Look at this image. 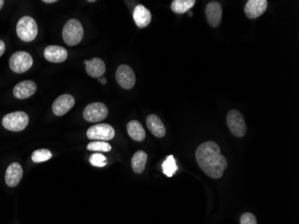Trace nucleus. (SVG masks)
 I'll use <instances>...</instances> for the list:
<instances>
[{"instance_id": "1", "label": "nucleus", "mask_w": 299, "mask_h": 224, "mask_svg": "<svg viewBox=\"0 0 299 224\" xmlns=\"http://www.w3.org/2000/svg\"><path fill=\"white\" fill-rule=\"evenodd\" d=\"M195 157L202 172L212 179L221 178L228 168V161L215 142L208 141L201 144L196 150Z\"/></svg>"}, {"instance_id": "2", "label": "nucleus", "mask_w": 299, "mask_h": 224, "mask_svg": "<svg viewBox=\"0 0 299 224\" xmlns=\"http://www.w3.org/2000/svg\"><path fill=\"white\" fill-rule=\"evenodd\" d=\"M84 27L77 19H70L63 28V39L68 46L79 44L84 38Z\"/></svg>"}, {"instance_id": "3", "label": "nucleus", "mask_w": 299, "mask_h": 224, "mask_svg": "<svg viewBox=\"0 0 299 224\" xmlns=\"http://www.w3.org/2000/svg\"><path fill=\"white\" fill-rule=\"evenodd\" d=\"M16 33L23 42H32L38 35V25L31 16H23L16 25Z\"/></svg>"}, {"instance_id": "4", "label": "nucleus", "mask_w": 299, "mask_h": 224, "mask_svg": "<svg viewBox=\"0 0 299 224\" xmlns=\"http://www.w3.org/2000/svg\"><path fill=\"white\" fill-rule=\"evenodd\" d=\"M29 124V116L24 111H14L4 117L2 125L6 129L20 132L25 129Z\"/></svg>"}, {"instance_id": "5", "label": "nucleus", "mask_w": 299, "mask_h": 224, "mask_svg": "<svg viewBox=\"0 0 299 224\" xmlns=\"http://www.w3.org/2000/svg\"><path fill=\"white\" fill-rule=\"evenodd\" d=\"M227 124L235 137H243L247 134V124L244 117L237 109H232L227 116Z\"/></svg>"}, {"instance_id": "6", "label": "nucleus", "mask_w": 299, "mask_h": 224, "mask_svg": "<svg viewBox=\"0 0 299 224\" xmlns=\"http://www.w3.org/2000/svg\"><path fill=\"white\" fill-rule=\"evenodd\" d=\"M33 60L28 52L17 51L11 56L9 66L14 73L23 74L31 68Z\"/></svg>"}, {"instance_id": "7", "label": "nucleus", "mask_w": 299, "mask_h": 224, "mask_svg": "<svg viewBox=\"0 0 299 224\" xmlns=\"http://www.w3.org/2000/svg\"><path fill=\"white\" fill-rule=\"evenodd\" d=\"M108 109L102 102H94L86 106L84 110V118L90 123L101 122L107 118Z\"/></svg>"}, {"instance_id": "8", "label": "nucleus", "mask_w": 299, "mask_h": 224, "mask_svg": "<svg viewBox=\"0 0 299 224\" xmlns=\"http://www.w3.org/2000/svg\"><path fill=\"white\" fill-rule=\"evenodd\" d=\"M115 137V130L108 124H98L87 130V137L95 141L111 140Z\"/></svg>"}, {"instance_id": "9", "label": "nucleus", "mask_w": 299, "mask_h": 224, "mask_svg": "<svg viewBox=\"0 0 299 224\" xmlns=\"http://www.w3.org/2000/svg\"><path fill=\"white\" fill-rule=\"evenodd\" d=\"M116 79L123 89H132L136 84V74L131 67L127 65H121L116 72Z\"/></svg>"}, {"instance_id": "10", "label": "nucleus", "mask_w": 299, "mask_h": 224, "mask_svg": "<svg viewBox=\"0 0 299 224\" xmlns=\"http://www.w3.org/2000/svg\"><path fill=\"white\" fill-rule=\"evenodd\" d=\"M76 101L72 95H62L55 100L53 103L52 110L54 114L59 117L64 116L72 109Z\"/></svg>"}, {"instance_id": "11", "label": "nucleus", "mask_w": 299, "mask_h": 224, "mask_svg": "<svg viewBox=\"0 0 299 224\" xmlns=\"http://www.w3.org/2000/svg\"><path fill=\"white\" fill-rule=\"evenodd\" d=\"M206 18L212 27H218L222 19V7L217 1L207 4L205 8Z\"/></svg>"}, {"instance_id": "12", "label": "nucleus", "mask_w": 299, "mask_h": 224, "mask_svg": "<svg viewBox=\"0 0 299 224\" xmlns=\"http://www.w3.org/2000/svg\"><path fill=\"white\" fill-rule=\"evenodd\" d=\"M268 7V1L266 0H249L245 7V13L250 19L261 16Z\"/></svg>"}, {"instance_id": "13", "label": "nucleus", "mask_w": 299, "mask_h": 224, "mask_svg": "<svg viewBox=\"0 0 299 224\" xmlns=\"http://www.w3.org/2000/svg\"><path fill=\"white\" fill-rule=\"evenodd\" d=\"M46 60L52 63H62L67 59V50L62 46H48L44 49Z\"/></svg>"}, {"instance_id": "14", "label": "nucleus", "mask_w": 299, "mask_h": 224, "mask_svg": "<svg viewBox=\"0 0 299 224\" xmlns=\"http://www.w3.org/2000/svg\"><path fill=\"white\" fill-rule=\"evenodd\" d=\"M37 90V85L33 81L26 80L18 83L14 88V95L15 98L24 100L34 95Z\"/></svg>"}, {"instance_id": "15", "label": "nucleus", "mask_w": 299, "mask_h": 224, "mask_svg": "<svg viewBox=\"0 0 299 224\" xmlns=\"http://www.w3.org/2000/svg\"><path fill=\"white\" fill-rule=\"evenodd\" d=\"M23 173L24 172H23V168H22L20 163H18V162L11 163L8 166V168L7 169L6 176H5L7 186H10V188L17 186L23 178Z\"/></svg>"}, {"instance_id": "16", "label": "nucleus", "mask_w": 299, "mask_h": 224, "mask_svg": "<svg viewBox=\"0 0 299 224\" xmlns=\"http://www.w3.org/2000/svg\"><path fill=\"white\" fill-rule=\"evenodd\" d=\"M134 20L139 28H145L152 21V14L143 5L136 6L133 13Z\"/></svg>"}, {"instance_id": "17", "label": "nucleus", "mask_w": 299, "mask_h": 224, "mask_svg": "<svg viewBox=\"0 0 299 224\" xmlns=\"http://www.w3.org/2000/svg\"><path fill=\"white\" fill-rule=\"evenodd\" d=\"M84 64L86 66L85 70L90 77L100 78L104 74L106 71V65L103 62V60H101V59L95 58L92 60H85Z\"/></svg>"}, {"instance_id": "18", "label": "nucleus", "mask_w": 299, "mask_h": 224, "mask_svg": "<svg viewBox=\"0 0 299 224\" xmlns=\"http://www.w3.org/2000/svg\"><path fill=\"white\" fill-rule=\"evenodd\" d=\"M146 124L150 131L155 137L161 138V137H163L166 135L165 125H164L163 122L161 121V119L158 116L154 115V114H151V115L148 116L146 119Z\"/></svg>"}, {"instance_id": "19", "label": "nucleus", "mask_w": 299, "mask_h": 224, "mask_svg": "<svg viewBox=\"0 0 299 224\" xmlns=\"http://www.w3.org/2000/svg\"><path fill=\"white\" fill-rule=\"evenodd\" d=\"M127 133L133 140L137 141V142H142L144 140L146 136L143 125H141V123L137 120H132L127 124Z\"/></svg>"}, {"instance_id": "20", "label": "nucleus", "mask_w": 299, "mask_h": 224, "mask_svg": "<svg viewBox=\"0 0 299 224\" xmlns=\"http://www.w3.org/2000/svg\"><path fill=\"white\" fill-rule=\"evenodd\" d=\"M147 159H148V155L145 152L143 151L136 152V154H134L132 161H131L134 172L137 174H141L142 172H143L146 166Z\"/></svg>"}, {"instance_id": "21", "label": "nucleus", "mask_w": 299, "mask_h": 224, "mask_svg": "<svg viewBox=\"0 0 299 224\" xmlns=\"http://www.w3.org/2000/svg\"><path fill=\"white\" fill-rule=\"evenodd\" d=\"M195 0H174L171 3V9L177 14H184L195 6Z\"/></svg>"}, {"instance_id": "22", "label": "nucleus", "mask_w": 299, "mask_h": 224, "mask_svg": "<svg viewBox=\"0 0 299 224\" xmlns=\"http://www.w3.org/2000/svg\"><path fill=\"white\" fill-rule=\"evenodd\" d=\"M162 170H163L164 174L169 178L172 177L177 172L178 165L176 163V160L173 155H169L167 159L164 161L162 163Z\"/></svg>"}, {"instance_id": "23", "label": "nucleus", "mask_w": 299, "mask_h": 224, "mask_svg": "<svg viewBox=\"0 0 299 224\" xmlns=\"http://www.w3.org/2000/svg\"><path fill=\"white\" fill-rule=\"evenodd\" d=\"M52 157V153L48 149H39L33 152L31 155V160L33 162L39 163V162H44L49 161L50 158Z\"/></svg>"}, {"instance_id": "24", "label": "nucleus", "mask_w": 299, "mask_h": 224, "mask_svg": "<svg viewBox=\"0 0 299 224\" xmlns=\"http://www.w3.org/2000/svg\"><path fill=\"white\" fill-rule=\"evenodd\" d=\"M87 149L92 152L108 153L111 150V145L106 141H92L90 144H88Z\"/></svg>"}, {"instance_id": "25", "label": "nucleus", "mask_w": 299, "mask_h": 224, "mask_svg": "<svg viewBox=\"0 0 299 224\" xmlns=\"http://www.w3.org/2000/svg\"><path fill=\"white\" fill-rule=\"evenodd\" d=\"M90 164L94 165L95 167H104L108 163L107 158L105 157L103 154H94L90 157Z\"/></svg>"}, {"instance_id": "26", "label": "nucleus", "mask_w": 299, "mask_h": 224, "mask_svg": "<svg viewBox=\"0 0 299 224\" xmlns=\"http://www.w3.org/2000/svg\"><path fill=\"white\" fill-rule=\"evenodd\" d=\"M241 224H257V220L254 214L251 213H246L240 218Z\"/></svg>"}, {"instance_id": "27", "label": "nucleus", "mask_w": 299, "mask_h": 224, "mask_svg": "<svg viewBox=\"0 0 299 224\" xmlns=\"http://www.w3.org/2000/svg\"><path fill=\"white\" fill-rule=\"evenodd\" d=\"M5 50H6V45H5L3 41L0 40V57L3 55Z\"/></svg>"}, {"instance_id": "28", "label": "nucleus", "mask_w": 299, "mask_h": 224, "mask_svg": "<svg viewBox=\"0 0 299 224\" xmlns=\"http://www.w3.org/2000/svg\"><path fill=\"white\" fill-rule=\"evenodd\" d=\"M43 2H44V3H48V4L55 3V2H57V0H44V1H43Z\"/></svg>"}, {"instance_id": "29", "label": "nucleus", "mask_w": 299, "mask_h": 224, "mask_svg": "<svg viewBox=\"0 0 299 224\" xmlns=\"http://www.w3.org/2000/svg\"><path fill=\"white\" fill-rule=\"evenodd\" d=\"M100 82H101V84H105L107 80H106V78H101V79H100Z\"/></svg>"}, {"instance_id": "30", "label": "nucleus", "mask_w": 299, "mask_h": 224, "mask_svg": "<svg viewBox=\"0 0 299 224\" xmlns=\"http://www.w3.org/2000/svg\"><path fill=\"white\" fill-rule=\"evenodd\" d=\"M4 4H5V1L4 0H0V9L3 7Z\"/></svg>"}]
</instances>
